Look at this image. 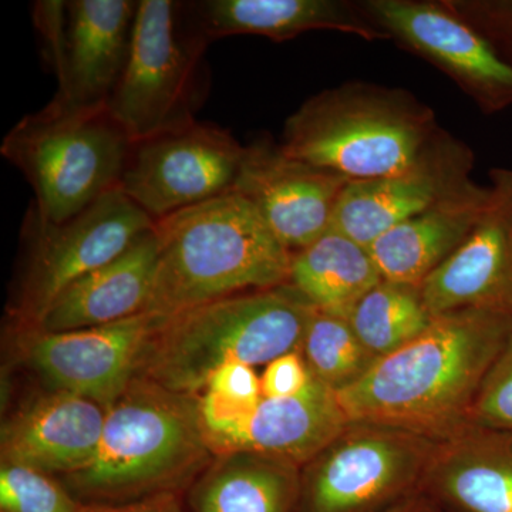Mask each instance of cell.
<instances>
[{"label":"cell","instance_id":"obj_24","mask_svg":"<svg viewBox=\"0 0 512 512\" xmlns=\"http://www.w3.org/2000/svg\"><path fill=\"white\" fill-rule=\"evenodd\" d=\"M382 281L369 248L329 229L293 252L286 285L316 311L348 319L357 302Z\"/></svg>","mask_w":512,"mask_h":512},{"label":"cell","instance_id":"obj_25","mask_svg":"<svg viewBox=\"0 0 512 512\" xmlns=\"http://www.w3.org/2000/svg\"><path fill=\"white\" fill-rule=\"evenodd\" d=\"M433 318L420 286L382 281L357 302L348 320L357 338L380 359L416 339Z\"/></svg>","mask_w":512,"mask_h":512},{"label":"cell","instance_id":"obj_12","mask_svg":"<svg viewBox=\"0 0 512 512\" xmlns=\"http://www.w3.org/2000/svg\"><path fill=\"white\" fill-rule=\"evenodd\" d=\"M158 323L146 313L67 332L22 329L28 360L53 390L76 394L109 410L136 377L138 360Z\"/></svg>","mask_w":512,"mask_h":512},{"label":"cell","instance_id":"obj_19","mask_svg":"<svg viewBox=\"0 0 512 512\" xmlns=\"http://www.w3.org/2000/svg\"><path fill=\"white\" fill-rule=\"evenodd\" d=\"M185 29L205 45L234 35H258L285 42L309 30H336L365 40L389 39L333 0H202L181 3Z\"/></svg>","mask_w":512,"mask_h":512},{"label":"cell","instance_id":"obj_18","mask_svg":"<svg viewBox=\"0 0 512 512\" xmlns=\"http://www.w3.org/2000/svg\"><path fill=\"white\" fill-rule=\"evenodd\" d=\"M421 491L443 512H512V430L467 424L440 440Z\"/></svg>","mask_w":512,"mask_h":512},{"label":"cell","instance_id":"obj_3","mask_svg":"<svg viewBox=\"0 0 512 512\" xmlns=\"http://www.w3.org/2000/svg\"><path fill=\"white\" fill-rule=\"evenodd\" d=\"M214 458L198 396L136 376L107 410L93 460L60 480L80 503H127L187 494Z\"/></svg>","mask_w":512,"mask_h":512},{"label":"cell","instance_id":"obj_15","mask_svg":"<svg viewBox=\"0 0 512 512\" xmlns=\"http://www.w3.org/2000/svg\"><path fill=\"white\" fill-rule=\"evenodd\" d=\"M366 9L384 32L463 84L484 110L512 104V64L474 26L431 3L373 0Z\"/></svg>","mask_w":512,"mask_h":512},{"label":"cell","instance_id":"obj_27","mask_svg":"<svg viewBox=\"0 0 512 512\" xmlns=\"http://www.w3.org/2000/svg\"><path fill=\"white\" fill-rule=\"evenodd\" d=\"M198 399L202 424L217 456L232 447L264 399L261 377L251 366L229 363L211 376Z\"/></svg>","mask_w":512,"mask_h":512},{"label":"cell","instance_id":"obj_7","mask_svg":"<svg viewBox=\"0 0 512 512\" xmlns=\"http://www.w3.org/2000/svg\"><path fill=\"white\" fill-rule=\"evenodd\" d=\"M208 45L185 29L180 2H138L126 69L107 109L133 143L195 120Z\"/></svg>","mask_w":512,"mask_h":512},{"label":"cell","instance_id":"obj_11","mask_svg":"<svg viewBox=\"0 0 512 512\" xmlns=\"http://www.w3.org/2000/svg\"><path fill=\"white\" fill-rule=\"evenodd\" d=\"M137 9L133 0L37 3V28L59 79L55 99L73 106L107 104L126 69Z\"/></svg>","mask_w":512,"mask_h":512},{"label":"cell","instance_id":"obj_2","mask_svg":"<svg viewBox=\"0 0 512 512\" xmlns=\"http://www.w3.org/2000/svg\"><path fill=\"white\" fill-rule=\"evenodd\" d=\"M160 255L143 313L165 320L286 285L292 252L244 195L228 192L156 221Z\"/></svg>","mask_w":512,"mask_h":512},{"label":"cell","instance_id":"obj_29","mask_svg":"<svg viewBox=\"0 0 512 512\" xmlns=\"http://www.w3.org/2000/svg\"><path fill=\"white\" fill-rule=\"evenodd\" d=\"M468 424L512 430V335L481 384Z\"/></svg>","mask_w":512,"mask_h":512},{"label":"cell","instance_id":"obj_30","mask_svg":"<svg viewBox=\"0 0 512 512\" xmlns=\"http://www.w3.org/2000/svg\"><path fill=\"white\" fill-rule=\"evenodd\" d=\"M311 377L301 350L286 353L266 365L261 376L262 396L266 399L295 396L305 389Z\"/></svg>","mask_w":512,"mask_h":512},{"label":"cell","instance_id":"obj_31","mask_svg":"<svg viewBox=\"0 0 512 512\" xmlns=\"http://www.w3.org/2000/svg\"><path fill=\"white\" fill-rule=\"evenodd\" d=\"M476 18L478 32L497 50L505 62L512 64V0L474 3L466 6Z\"/></svg>","mask_w":512,"mask_h":512},{"label":"cell","instance_id":"obj_28","mask_svg":"<svg viewBox=\"0 0 512 512\" xmlns=\"http://www.w3.org/2000/svg\"><path fill=\"white\" fill-rule=\"evenodd\" d=\"M82 505L59 477L19 464L0 466V512H80Z\"/></svg>","mask_w":512,"mask_h":512},{"label":"cell","instance_id":"obj_14","mask_svg":"<svg viewBox=\"0 0 512 512\" xmlns=\"http://www.w3.org/2000/svg\"><path fill=\"white\" fill-rule=\"evenodd\" d=\"M420 288L431 316L466 309L512 313V171H494L480 221Z\"/></svg>","mask_w":512,"mask_h":512},{"label":"cell","instance_id":"obj_5","mask_svg":"<svg viewBox=\"0 0 512 512\" xmlns=\"http://www.w3.org/2000/svg\"><path fill=\"white\" fill-rule=\"evenodd\" d=\"M133 144L107 104L73 106L53 99L6 134L0 154L32 185L37 214L64 222L120 190Z\"/></svg>","mask_w":512,"mask_h":512},{"label":"cell","instance_id":"obj_20","mask_svg":"<svg viewBox=\"0 0 512 512\" xmlns=\"http://www.w3.org/2000/svg\"><path fill=\"white\" fill-rule=\"evenodd\" d=\"M158 255L160 244L153 227L109 264L94 269L64 289L42 320L29 328L67 332L140 315L153 288Z\"/></svg>","mask_w":512,"mask_h":512},{"label":"cell","instance_id":"obj_21","mask_svg":"<svg viewBox=\"0 0 512 512\" xmlns=\"http://www.w3.org/2000/svg\"><path fill=\"white\" fill-rule=\"evenodd\" d=\"M491 198V187L468 183L370 245L383 281L421 286L468 237Z\"/></svg>","mask_w":512,"mask_h":512},{"label":"cell","instance_id":"obj_16","mask_svg":"<svg viewBox=\"0 0 512 512\" xmlns=\"http://www.w3.org/2000/svg\"><path fill=\"white\" fill-rule=\"evenodd\" d=\"M467 165L460 151L437 148L402 174L349 181L340 192L329 229L369 248L396 225L466 187Z\"/></svg>","mask_w":512,"mask_h":512},{"label":"cell","instance_id":"obj_9","mask_svg":"<svg viewBox=\"0 0 512 512\" xmlns=\"http://www.w3.org/2000/svg\"><path fill=\"white\" fill-rule=\"evenodd\" d=\"M154 224L120 190L64 222L43 220L30 205L22 228L23 265L10 303L18 326H36L64 289L123 254Z\"/></svg>","mask_w":512,"mask_h":512},{"label":"cell","instance_id":"obj_4","mask_svg":"<svg viewBox=\"0 0 512 512\" xmlns=\"http://www.w3.org/2000/svg\"><path fill=\"white\" fill-rule=\"evenodd\" d=\"M315 309L291 286L238 293L174 318L158 319L148 336L137 377L175 393L204 392L229 363L268 365L301 350Z\"/></svg>","mask_w":512,"mask_h":512},{"label":"cell","instance_id":"obj_10","mask_svg":"<svg viewBox=\"0 0 512 512\" xmlns=\"http://www.w3.org/2000/svg\"><path fill=\"white\" fill-rule=\"evenodd\" d=\"M244 154L229 131L190 121L134 143L120 191L163 220L234 191Z\"/></svg>","mask_w":512,"mask_h":512},{"label":"cell","instance_id":"obj_6","mask_svg":"<svg viewBox=\"0 0 512 512\" xmlns=\"http://www.w3.org/2000/svg\"><path fill=\"white\" fill-rule=\"evenodd\" d=\"M430 121L402 97L343 87L312 97L289 117L281 148L349 181L377 180L423 160Z\"/></svg>","mask_w":512,"mask_h":512},{"label":"cell","instance_id":"obj_8","mask_svg":"<svg viewBox=\"0 0 512 512\" xmlns=\"http://www.w3.org/2000/svg\"><path fill=\"white\" fill-rule=\"evenodd\" d=\"M439 440L350 421L301 468L296 512H384L421 490Z\"/></svg>","mask_w":512,"mask_h":512},{"label":"cell","instance_id":"obj_1","mask_svg":"<svg viewBox=\"0 0 512 512\" xmlns=\"http://www.w3.org/2000/svg\"><path fill=\"white\" fill-rule=\"evenodd\" d=\"M511 335L512 313L466 309L434 316L416 339L338 392L340 406L349 421L446 439L467 426L481 384Z\"/></svg>","mask_w":512,"mask_h":512},{"label":"cell","instance_id":"obj_17","mask_svg":"<svg viewBox=\"0 0 512 512\" xmlns=\"http://www.w3.org/2000/svg\"><path fill=\"white\" fill-rule=\"evenodd\" d=\"M107 410L76 394L36 396L2 426V463L19 464L69 476L93 460L99 448Z\"/></svg>","mask_w":512,"mask_h":512},{"label":"cell","instance_id":"obj_13","mask_svg":"<svg viewBox=\"0 0 512 512\" xmlns=\"http://www.w3.org/2000/svg\"><path fill=\"white\" fill-rule=\"evenodd\" d=\"M348 183L342 175L289 157L281 146L256 141L245 147L234 191L252 202L293 254L329 231Z\"/></svg>","mask_w":512,"mask_h":512},{"label":"cell","instance_id":"obj_23","mask_svg":"<svg viewBox=\"0 0 512 512\" xmlns=\"http://www.w3.org/2000/svg\"><path fill=\"white\" fill-rule=\"evenodd\" d=\"M301 467L248 450L217 454L187 491L191 512H296Z\"/></svg>","mask_w":512,"mask_h":512},{"label":"cell","instance_id":"obj_26","mask_svg":"<svg viewBox=\"0 0 512 512\" xmlns=\"http://www.w3.org/2000/svg\"><path fill=\"white\" fill-rule=\"evenodd\" d=\"M301 353L309 372L336 393L359 382L379 360L357 338L348 319L316 309Z\"/></svg>","mask_w":512,"mask_h":512},{"label":"cell","instance_id":"obj_32","mask_svg":"<svg viewBox=\"0 0 512 512\" xmlns=\"http://www.w3.org/2000/svg\"><path fill=\"white\" fill-rule=\"evenodd\" d=\"M184 494L163 493L114 504H83L80 512H187Z\"/></svg>","mask_w":512,"mask_h":512},{"label":"cell","instance_id":"obj_22","mask_svg":"<svg viewBox=\"0 0 512 512\" xmlns=\"http://www.w3.org/2000/svg\"><path fill=\"white\" fill-rule=\"evenodd\" d=\"M349 423L338 393L312 375L295 396L264 397L228 451H255L302 468Z\"/></svg>","mask_w":512,"mask_h":512},{"label":"cell","instance_id":"obj_33","mask_svg":"<svg viewBox=\"0 0 512 512\" xmlns=\"http://www.w3.org/2000/svg\"><path fill=\"white\" fill-rule=\"evenodd\" d=\"M384 512H443L429 495L417 491Z\"/></svg>","mask_w":512,"mask_h":512}]
</instances>
